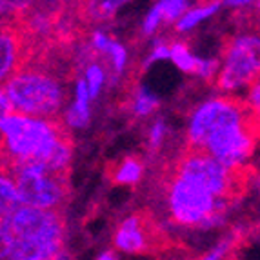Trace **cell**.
<instances>
[{
    "instance_id": "obj_1",
    "label": "cell",
    "mask_w": 260,
    "mask_h": 260,
    "mask_svg": "<svg viewBox=\"0 0 260 260\" xmlns=\"http://www.w3.org/2000/svg\"><path fill=\"white\" fill-rule=\"evenodd\" d=\"M2 162H37L70 173L73 139L62 118H33L13 113L0 122Z\"/></svg>"
},
{
    "instance_id": "obj_2",
    "label": "cell",
    "mask_w": 260,
    "mask_h": 260,
    "mask_svg": "<svg viewBox=\"0 0 260 260\" xmlns=\"http://www.w3.org/2000/svg\"><path fill=\"white\" fill-rule=\"evenodd\" d=\"M64 211L22 206L2 218V260H55L64 251Z\"/></svg>"
},
{
    "instance_id": "obj_3",
    "label": "cell",
    "mask_w": 260,
    "mask_h": 260,
    "mask_svg": "<svg viewBox=\"0 0 260 260\" xmlns=\"http://www.w3.org/2000/svg\"><path fill=\"white\" fill-rule=\"evenodd\" d=\"M53 55L37 53L33 60L4 82L2 93L11 100L15 113L33 118H60L66 100L64 78L55 71Z\"/></svg>"
},
{
    "instance_id": "obj_4",
    "label": "cell",
    "mask_w": 260,
    "mask_h": 260,
    "mask_svg": "<svg viewBox=\"0 0 260 260\" xmlns=\"http://www.w3.org/2000/svg\"><path fill=\"white\" fill-rule=\"evenodd\" d=\"M160 189L169 218L178 225L211 228L222 220L228 209V204L218 200L202 184L180 175L169 164L160 169Z\"/></svg>"
},
{
    "instance_id": "obj_5",
    "label": "cell",
    "mask_w": 260,
    "mask_h": 260,
    "mask_svg": "<svg viewBox=\"0 0 260 260\" xmlns=\"http://www.w3.org/2000/svg\"><path fill=\"white\" fill-rule=\"evenodd\" d=\"M175 171L193 178L209 189L218 200L230 206L246 193L253 177L251 168H228L215 160L204 149L191 148L184 144L182 149L168 162Z\"/></svg>"
},
{
    "instance_id": "obj_6",
    "label": "cell",
    "mask_w": 260,
    "mask_h": 260,
    "mask_svg": "<svg viewBox=\"0 0 260 260\" xmlns=\"http://www.w3.org/2000/svg\"><path fill=\"white\" fill-rule=\"evenodd\" d=\"M2 175L13 178L26 208L64 211L70 200V173H58L37 162H2Z\"/></svg>"
},
{
    "instance_id": "obj_7",
    "label": "cell",
    "mask_w": 260,
    "mask_h": 260,
    "mask_svg": "<svg viewBox=\"0 0 260 260\" xmlns=\"http://www.w3.org/2000/svg\"><path fill=\"white\" fill-rule=\"evenodd\" d=\"M260 77V17L246 24L239 33L228 37L222 46V68L217 87L220 91H235L251 86Z\"/></svg>"
},
{
    "instance_id": "obj_8",
    "label": "cell",
    "mask_w": 260,
    "mask_h": 260,
    "mask_svg": "<svg viewBox=\"0 0 260 260\" xmlns=\"http://www.w3.org/2000/svg\"><path fill=\"white\" fill-rule=\"evenodd\" d=\"M255 113L247 100L239 96H217L206 100L193 111L187 124L186 144L191 148L204 149L208 140L224 127L237 126L249 120Z\"/></svg>"
},
{
    "instance_id": "obj_9",
    "label": "cell",
    "mask_w": 260,
    "mask_h": 260,
    "mask_svg": "<svg viewBox=\"0 0 260 260\" xmlns=\"http://www.w3.org/2000/svg\"><path fill=\"white\" fill-rule=\"evenodd\" d=\"M260 140V118L253 115L249 120L237 126L217 131L206 144L204 151L228 168H244L246 160L253 155Z\"/></svg>"
},
{
    "instance_id": "obj_10",
    "label": "cell",
    "mask_w": 260,
    "mask_h": 260,
    "mask_svg": "<svg viewBox=\"0 0 260 260\" xmlns=\"http://www.w3.org/2000/svg\"><path fill=\"white\" fill-rule=\"evenodd\" d=\"M171 246L151 213L137 211L117 228L115 247L126 253H158Z\"/></svg>"
},
{
    "instance_id": "obj_11",
    "label": "cell",
    "mask_w": 260,
    "mask_h": 260,
    "mask_svg": "<svg viewBox=\"0 0 260 260\" xmlns=\"http://www.w3.org/2000/svg\"><path fill=\"white\" fill-rule=\"evenodd\" d=\"M89 89L84 78L77 80V89H75V102L66 109L64 115V124L68 127H84L89 120Z\"/></svg>"
},
{
    "instance_id": "obj_12",
    "label": "cell",
    "mask_w": 260,
    "mask_h": 260,
    "mask_svg": "<svg viewBox=\"0 0 260 260\" xmlns=\"http://www.w3.org/2000/svg\"><path fill=\"white\" fill-rule=\"evenodd\" d=\"M142 162L135 156H124L120 162L111 168V180L115 184H120V186H131V184H137L142 177Z\"/></svg>"
},
{
    "instance_id": "obj_13",
    "label": "cell",
    "mask_w": 260,
    "mask_h": 260,
    "mask_svg": "<svg viewBox=\"0 0 260 260\" xmlns=\"http://www.w3.org/2000/svg\"><path fill=\"white\" fill-rule=\"evenodd\" d=\"M220 2H204V4H197L195 8H191L186 15H184L180 20L177 22L175 29L184 33V31H189L191 27H195L199 22L209 18L213 13H217V9L220 8Z\"/></svg>"
},
{
    "instance_id": "obj_14",
    "label": "cell",
    "mask_w": 260,
    "mask_h": 260,
    "mask_svg": "<svg viewBox=\"0 0 260 260\" xmlns=\"http://www.w3.org/2000/svg\"><path fill=\"white\" fill-rule=\"evenodd\" d=\"M171 60L175 62L178 70H182L184 73H197L200 71V64L202 60L197 58L193 53L189 51L187 44L184 42H173L171 44Z\"/></svg>"
},
{
    "instance_id": "obj_15",
    "label": "cell",
    "mask_w": 260,
    "mask_h": 260,
    "mask_svg": "<svg viewBox=\"0 0 260 260\" xmlns=\"http://www.w3.org/2000/svg\"><path fill=\"white\" fill-rule=\"evenodd\" d=\"M124 2H87V4H78V8L82 9V11H77L78 17L86 18V20H106V18L113 17L115 11H117Z\"/></svg>"
},
{
    "instance_id": "obj_16",
    "label": "cell",
    "mask_w": 260,
    "mask_h": 260,
    "mask_svg": "<svg viewBox=\"0 0 260 260\" xmlns=\"http://www.w3.org/2000/svg\"><path fill=\"white\" fill-rule=\"evenodd\" d=\"M22 208V200L13 178L2 175V218H8Z\"/></svg>"
},
{
    "instance_id": "obj_17",
    "label": "cell",
    "mask_w": 260,
    "mask_h": 260,
    "mask_svg": "<svg viewBox=\"0 0 260 260\" xmlns=\"http://www.w3.org/2000/svg\"><path fill=\"white\" fill-rule=\"evenodd\" d=\"M104 68L99 64V62H91V64H87L86 68V75H84V80L87 84V89H89V95L91 99H96L102 89V84H104Z\"/></svg>"
},
{
    "instance_id": "obj_18",
    "label": "cell",
    "mask_w": 260,
    "mask_h": 260,
    "mask_svg": "<svg viewBox=\"0 0 260 260\" xmlns=\"http://www.w3.org/2000/svg\"><path fill=\"white\" fill-rule=\"evenodd\" d=\"M158 9H160L162 18L166 22H171V20H180L184 15L189 11V2L186 0H164V2H158Z\"/></svg>"
},
{
    "instance_id": "obj_19",
    "label": "cell",
    "mask_w": 260,
    "mask_h": 260,
    "mask_svg": "<svg viewBox=\"0 0 260 260\" xmlns=\"http://www.w3.org/2000/svg\"><path fill=\"white\" fill-rule=\"evenodd\" d=\"M156 108H158V99H156L153 93H149L148 89L140 87L139 91H137V95L133 96V113L135 115L144 117V115L155 111Z\"/></svg>"
},
{
    "instance_id": "obj_20",
    "label": "cell",
    "mask_w": 260,
    "mask_h": 260,
    "mask_svg": "<svg viewBox=\"0 0 260 260\" xmlns=\"http://www.w3.org/2000/svg\"><path fill=\"white\" fill-rule=\"evenodd\" d=\"M237 246V240L231 237V239H225L224 242L218 244L215 249H211V251L208 253V255L204 256H199V258H193V260H224L225 256L230 255L231 249Z\"/></svg>"
},
{
    "instance_id": "obj_21",
    "label": "cell",
    "mask_w": 260,
    "mask_h": 260,
    "mask_svg": "<svg viewBox=\"0 0 260 260\" xmlns=\"http://www.w3.org/2000/svg\"><path fill=\"white\" fill-rule=\"evenodd\" d=\"M108 56L111 58V64H113V68H115V71H117V73H120V71L124 70V66H126V60H127L126 49L122 48L118 42H113Z\"/></svg>"
},
{
    "instance_id": "obj_22",
    "label": "cell",
    "mask_w": 260,
    "mask_h": 260,
    "mask_svg": "<svg viewBox=\"0 0 260 260\" xmlns=\"http://www.w3.org/2000/svg\"><path fill=\"white\" fill-rule=\"evenodd\" d=\"M160 20H164V18H162V13H160V9H158V6L155 4L142 22L144 35H151V33H155L156 27H158V24H160Z\"/></svg>"
},
{
    "instance_id": "obj_23",
    "label": "cell",
    "mask_w": 260,
    "mask_h": 260,
    "mask_svg": "<svg viewBox=\"0 0 260 260\" xmlns=\"http://www.w3.org/2000/svg\"><path fill=\"white\" fill-rule=\"evenodd\" d=\"M113 42H115V40H111L108 35H104L102 31H95V33L91 35V46L96 53H104V55H108Z\"/></svg>"
},
{
    "instance_id": "obj_24",
    "label": "cell",
    "mask_w": 260,
    "mask_h": 260,
    "mask_svg": "<svg viewBox=\"0 0 260 260\" xmlns=\"http://www.w3.org/2000/svg\"><path fill=\"white\" fill-rule=\"evenodd\" d=\"M164 135H166L164 122H155L151 126V129H149V137H148V144L149 148H151V151H155L160 146L162 140H164Z\"/></svg>"
},
{
    "instance_id": "obj_25",
    "label": "cell",
    "mask_w": 260,
    "mask_h": 260,
    "mask_svg": "<svg viewBox=\"0 0 260 260\" xmlns=\"http://www.w3.org/2000/svg\"><path fill=\"white\" fill-rule=\"evenodd\" d=\"M246 100H247V104L251 106L253 113L260 118V77L249 86V91H247Z\"/></svg>"
},
{
    "instance_id": "obj_26",
    "label": "cell",
    "mask_w": 260,
    "mask_h": 260,
    "mask_svg": "<svg viewBox=\"0 0 260 260\" xmlns=\"http://www.w3.org/2000/svg\"><path fill=\"white\" fill-rule=\"evenodd\" d=\"M164 58H171V46H166V44L160 42L155 46L148 64H151V62H155V60H164Z\"/></svg>"
},
{
    "instance_id": "obj_27",
    "label": "cell",
    "mask_w": 260,
    "mask_h": 260,
    "mask_svg": "<svg viewBox=\"0 0 260 260\" xmlns=\"http://www.w3.org/2000/svg\"><path fill=\"white\" fill-rule=\"evenodd\" d=\"M96 260H117V255H115L113 251H106V253H102Z\"/></svg>"
},
{
    "instance_id": "obj_28",
    "label": "cell",
    "mask_w": 260,
    "mask_h": 260,
    "mask_svg": "<svg viewBox=\"0 0 260 260\" xmlns=\"http://www.w3.org/2000/svg\"><path fill=\"white\" fill-rule=\"evenodd\" d=\"M255 9L260 13V0H258V2H255Z\"/></svg>"
},
{
    "instance_id": "obj_29",
    "label": "cell",
    "mask_w": 260,
    "mask_h": 260,
    "mask_svg": "<svg viewBox=\"0 0 260 260\" xmlns=\"http://www.w3.org/2000/svg\"><path fill=\"white\" fill-rule=\"evenodd\" d=\"M256 182H258V187H260V175H258V178H256Z\"/></svg>"
}]
</instances>
